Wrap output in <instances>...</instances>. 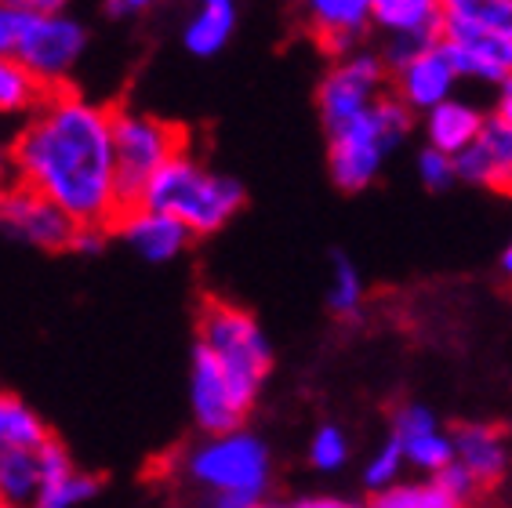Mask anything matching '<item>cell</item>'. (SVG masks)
I'll use <instances>...</instances> for the list:
<instances>
[{"instance_id":"1","label":"cell","mask_w":512,"mask_h":508,"mask_svg":"<svg viewBox=\"0 0 512 508\" xmlns=\"http://www.w3.org/2000/svg\"><path fill=\"white\" fill-rule=\"evenodd\" d=\"M19 186L55 204L77 229H117V157L113 109L95 106L73 88H48L11 146Z\"/></svg>"},{"instance_id":"2","label":"cell","mask_w":512,"mask_h":508,"mask_svg":"<svg viewBox=\"0 0 512 508\" xmlns=\"http://www.w3.org/2000/svg\"><path fill=\"white\" fill-rule=\"evenodd\" d=\"M240 204H244V186L237 178L207 171L204 164L189 157V149L171 164L160 167L157 175L149 178V186L142 189V200H138V207L182 222L189 236L222 229L240 211Z\"/></svg>"},{"instance_id":"3","label":"cell","mask_w":512,"mask_h":508,"mask_svg":"<svg viewBox=\"0 0 512 508\" xmlns=\"http://www.w3.org/2000/svg\"><path fill=\"white\" fill-rule=\"evenodd\" d=\"M407 127H411V109L396 95H382L367 113L335 127V131H327L331 135L327 160H331L335 186L345 189V193L371 186L375 175L382 171L385 157H389V149L404 142Z\"/></svg>"},{"instance_id":"4","label":"cell","mask_w":512,"mask_h":508,"mask_svg":"<svg viewBox=\"0 0 512 508\" xmlns=\"http://www.w3.org/2000/svg\"><path fill=\"white\" fill-rule=\"evenodd\" d=\"M182 153H186V127L149 117V113H135V109H113V157H117L120 211L124 215L135 211L149 178Z\"/></svg>"},{"instance_id":"5","label":"cell","mask_w":512,"mask_h":508,"mask_svg":"<svg viewBox=\"0 0 512 508\" xmlns=\"http://www.w3.org/2000/svg\"><path fill=\"white\" fill-rule=\"evenodd\" d=\"M84 44H88L84 26L69 15H59V4H26V19L11 59L40 88H62V77L84 55Z\"/></svg>"},{"instance_id":"6","label":"cell","mask_w":512,"mask_h":508,"mask_svg":"<svg viewBox=\"0 0 512 508\" xmlns=\"http://www.w3.org/2000/svg\"><path fill=\"white\" fill-rule=\"evenodd\" d=\"M197 345H204L222 367L237 374V378L251 381L255 389H262L269 367H273V352L258 320L240 305L218 302L207 298L200 309V338Z\"/></svg>"},{"instance_id":"7","label":"cell","mask_w":512,"mask_h":508,"mask_svg":"<svg viewBox=\"0 0 512 508\" xmlns=\"http://www.w3.org/2000/svg\"><path fill=\"white\" fill-rule=\"evenodd\" d=\"M189 396H193V414H197L200 429L211 436H229V432H240V425L258 400V389L251 381L237 378L229 367H222L204 345H197Z\"/></svg>"},{"instance_id":"8","label":"cell","mask_w":512,"mask_h":508,"mask_svg":"<svg viewBox=\"0 0 512 508\" xmlns=\"http://www.w3.org/2000/svg\"><path fill=\"white\" fill-rule=\"evenodd\" d=\"M189 472L215 494H255L262 498L269 479V454L262 440L247 432L215 436L189 458Z\"/></svg>"},{"instance_id":"9","label":"cell","mask_w":512,"mask_h":508,"mask_svg":"<svg viewBox=\"0 0 512 508\" xmlns=\"http://www.w3.org/2000/svg\"><path fill=\"white\" fill-rule=\"evenodd\" d=\"M385 69L375 55H345L320 84V117L327 131L349 124L385 95Z\"/></svg>"},{"instance_id":"10","label":"cell","mask_w":512,"mask_h":508,"mask_svg":"<svg viewBox=\"0 0 512 508\" xmlns=\"http://www.w3.org/2000/svg\"><path fill=\"white\" fill-rule=\"evenodd\" d=\"M0 229L48 251L73 247L77 240V225L26 186H0Z\"/></svg>"},{"instance_id":"11","label":"cell","mask_w":512,"mask_h":508,"mask_svg":"<svg viewBox=\"0 0 512 508\" xmlns=\"http://www.w3.org/2000/svg\"><path fill=\"white\" fill-rule=\"evenodd\" d=\"M458 178L473 186L509 189L512 186V124L498 117H483L476 142L454 157Z\"/></svg>"},{"instance_id":"12","label":"cell","mask_w":512,"mask_h":508,"mask_svg":"<svg viewBox=\"0 0 512 508\" xmlns=\"http://www.w3.org/2000/svg\"><path fill=\"white\" fill-rule=\"evenodd\" d=\"M440 51L447 55L451 69L458 77H476V80H494L502 84L512 77V40L494 37V33H440Z\"/></svg>"},{"instance_id":"13","label":"cell","mask_w":512,"mask_h":508,"mask_svg":"<svg viewBox=\"0 0 512 508\" xmlns=\"http://www.w3.org/2000/svg\"><path fill=\"white\" fill-rule=\"evenodd\" d=\"M454 80H458V73L451 69L440 44H436L433 51H425L414 62H407L404 69H396V98L407 109H429L433 113L436 106H444L451 98Z\"/></svg>"},{"instance_id":"14","label":"cell","mask_w":512,"mask_h":508,"mask_svg":"<svg viewBox=\"0 0 512 508\" xmlns=\"http://www.w3.org/2000/svg\"><path fill=\"white\" fill-rule=\"evenodd\" d=\"M313 37L327 51H349L371 26V0H313L306 8Z\"/></svg>"},{"instance_id":"15","label":"cell","mask_w":512,"mask_h":508,"mask_svg":"<svg viewBox=\"0 0 512 508\" xmlns=\"http://www.w3.org/2000/svg\"><path fill=\"white\" fill-rule=\"evenodd\" d=\"M454 440V461L473 476L476 490L494 487L505 476V436L494 425H462L451 436Z\"/></svg>"},{"instance_id":"16","label":"cell","mask_w":512,"mask_h":508,"mask_svg":"<svg viewBox=\"0 0 512 508\" xmlns=\"http://www.w3.org/2000/svg\"><path fill=\"white\" fill-rule=\"evenodd\" d=\"M117 229L142 258H149V262H171V258L186 251V244H189L186 225L168 215H157V211H146V207L128 211V215L117 222Z\"/></svg>"},{"instance_id":"17","label":"cell","mask_w":512,"mask_h":508,"mask_svg":"<svg viewBox=\"0 0 512 508\" xmlns=\"http://www.w3.org/2000/svg\"><path fill=\"white\" fill-rule=\"evenodd\" d=\"M480 127H483V117L473 106L447 98L444 106H436L433 113H429V124H425V131H429V149L444 153V157H458V153H465V149L476 142Z\"/></svg>"},{"instance_id":"18","label":"cell","mask_w":512,"mask_h":508,"mask_svg":"<svg viewBox=\"0 0 512 508\" xmlns=\"http://www.w3.org/2000/svg\"><path fill=\"white\" fill-rule=\"evenodd\" d=\"M458 30L512 40V0H451L440 8V33Z\"/></svg>"},{"instance_id":"19","label":"cell","mask_w":512,"mask_h":508,"mask_svg":"<svg viewBox=\"0 0 512 508\" xmlns=\"http://www.w3.org/2000/svg\"><path fill=\"white\" fill-rule=\"evenodd\" d=\"M440 8L433 0H375L371 22L389 37H440Z\"/></svg>"},{"instance_id":"20","label":"cell","mask_w":512,"mask_h":508,"mask_svg":"<svg viewBox=\"0 0 512 508\" xmlns=\"http://www.w3.org/2000/svg\"><path fill=\"white\" fill-rule=\"evenodd\" d=\"M40 487V458L37 450H11L0 454V508H37Z\"/></svg>"},{"instance_id":"21","label":"cell","mask_w":512,"mask_h":508,"mask_svg":"<svg viewBox=\"0 0 512 508\" xmlns=\"http://www.w3.org/2000/svg\"><path fill=\"white\" fill-rule=\"evenodd\" d=\"M237 26V8L229 0H207L204 8L189 19L186 26V48L193 55H215L226 48V40L233 37Z\"/></svg>"},{"instance_id":"22","label":"cell","mask_w":512,"mask_h":508,"mask_svg":"<svg viewBox=\"0 0 512 508\" xmlns=\"http://www.w3.org/2000/svg\"><path fill=\"white\" fill-rule=\"evenodd\" d=\"M48 440V429L44 421L33 414V407L11 396V392H0V454H11V450H37L40 443Z\"/></svg>"},{"instance_id":"23","label":"cell","mask_w":512,"mask_h":508,"mask_svg":"<svg viewBox=\"0 0 512 508\" xmlns=\"http://www.w3.org/2000/svg\"><path fill=\"white\" fill-rule=\"evenodd\" d=\"M44 95H48V88H40L19 62L0 59V117L30 113V109H37L44 102Z\"/></svg>"},{"instance_id":"24","label":"cell","mask_w":512,"mask_h":508,"mask_svg":"<svg viewBox=\"0 0 512 508\" xmlns=\"http://www.w3.org/2000/svg\"><path fill=\"white\" fill-rule=\"evenodd\" d=\"M371 508H465L454 501L440 483H396L389 490H378Z\"/></svg>"},{"instance_id":"25","label":"cell","mask_w":512,"mask_h":508,"mask_svg":"<svg viewBox=\"0 0 512 508\" xmlns=\"http://www.w3.org/2000/svg\"><path fill=\"white\" fill-rule=\"evenodd\" d=\"M327 302H331V313L349 320V316L360 313L364 305V284H360V273L356 265L345 258V254H335L331 258V291H327Z\"/></svg>"},{"instance_id":"26","label":"cell","mask_w":512,"mask_h":508,"mask_svg":"<svg viewBox=\"0 0 512 508\" xmlns=\"http://www.w3.org/2000/svg\"><path fill=\"white\" fill-rule=\"evenodd\" d=\"M99 494V476H88V472H66L59 479H48L40 487V501L37 508H73L80 501H88Z\"/></svg>"},{"instance_id":"27","label":"cell","mask_w":512,"mask_h":508,"mask_svg":"<svg viewBox=\"0 0 512 508\" xmlns=\"http://www.w3.org/2000/svg\"><path fill=\"white\" fill-rule=\"evenodd\" d=\"M404 458L411 461L414 469L433 472V479H436L440 472L454 465V440L436 429V432H429V436H418V440L404 443Z\"/></svg>"},{"instance_id":"28","label":"cell","mask_w":512,"mask_h":508,"mask_svg":"<svg viewBox=\"0 0 512 508\" xmlns=\"http://www.w3.org/2000/svg\"><path fill=\"white\" fill-rule=\"evenodd\" d=\"M345 458H349V440H345V432L338 429V425L316 429L313 443H309V461H313L316 469L335 472L345 465Z\"/></svg>"},{"instance_id":"29","label":"cell","mask_w":512,"mask_h":508,"mask_svg":"<svg viewBox=\"0 0 512 508\" xmlns=\"http://www.w3.org/2000/svg\"><path fill=\"white\" fill-rule=\"evenodd\" d=\"M404 443L396 440V436H389L385 440V447L378 450L375 458H371V465H367V487L371 490H389L396 487V476L404 472Z\"/></svg>"},{"instance_id":"30","label":"cell","mask_w":512,"mask_h":508,"mask_svg":"<svg viewBox=\"0 0 512 508\" xmlns=\"http://www.w3.org/2000/svg\"><path fill=\"white\" fill-rule=\"evenodd\" d=\"M429 432H436V418L429 407H422V403H404V407L396 411L393 436L400 443H411V440H418V436H429Z\"/></svg>"},{"instance_id":"31","label":"cell","mask_w":512,"mask_h":508,"mask_svg":"<svg viewBox=\"0 0 512 508\" xmlns=\"http://www.w3.org/2000/svg\"><path fill=\"white\" fill-rule=\"evenodd\" d=\"M418 175H422V186L447 189L454 178H458L454 157H444V153H436V149H422V153H418Z\"/></svg>"},{"instance_id":"32","label":"cell","mask_w":512,"mask_h":508,"mask_svg":"<svg viewBox=\"0 0 512 508\" xmlns=\"http://www.w3.org/2000/svg\"><path fill=\"white\" fill-rule=\"evenodd\" d=\"M22 19H26V4H0V59L15 55Z\"/></svg>"},{"instance_id":"33","label":"cell","mask_w":512,"mask_h":508,"mask_svg":"<svg viewBox=\"0 0 512 508\" xmlns=\"http://www.w3.org/2000/svg\"><path fill=\"white\" fill-rule=\"evenodd\" d=\"M436 483H440V487L447 490V494H451L454 501H469L476 494V483H473V476H469V472L462 469V465H458V461H454L451 469H444L440 472V476H436Z\"/></svg>"},{"instance_id":"34","label":"cell","mask_w":512,"mask_h":508,"mask_svg":"<svg viewBox=\"0 0 512 508\" xmlns=\"http://www.w3.org/2000/svg\"><path fill=\"white\" fill-rule=\"evenodd\" d=\"M494 117L512 124V77H505L502 84H498V109H494Z\"/></svg>"},{"instance_id":"35","label":"cell","mask_w":512,"mask_h":508,"mask_svg":"<svg viewBox=\"0 0 512 508\" xmlns=\"http://www.w3.org/2000/svg\"><path fill=\"white\" fill-rule=\"evenodd\" d=\"M295 508H360V505H353V501H338V498H306V501H298Z\"/></svg>"},{"instance_id":"36","label":"cell","mask_w":512,"mask_h":508,"mask_svg":"<svg viewBox=\"0 0 512 508\" xmlns=\"http://www.w3.org/2000/svg\"><path fill=\"white\" fill-rule=\"evenodd\" d=\"M109 15H135V11H146L142 0H117V4H109Z\"/></svg>"},{"instance_id":"37","label":"cell","mask_w":512,"mask_h":508,"mask_svg":"<svg viewBox=\"0 0 512 508\" xmlns=\"http://www.w3.org/2000/svg\"><path fill=\"white\" fill-rule=\"evenodd\" d=\"M502 273H505V276H509V280H512V244L505 247V254H502Z\"/></svg>"},{"instance_id":"38","label":"cell","mask_w":512,"mask_h":508,"mask_svg":"<svg viewBox=\"0 0 512 508\" xmlns=\"http://www.w3.org/2000/svg\"><path fill=\"white\" fill-rule=\"evenodd\" d=\"M4 167H8V157H4V153H0V175H4Z\"/></svg>"},{"instance_id":"39","label":"cell","mask_w":512,"mask_h":508,"mask_svg":"<svg viewBox=\"0 0 512 508\" xmlns=\"http://www.w3.org/2000/svg\"><path fill=\"white\" fill-rule=\"evenodd\" d=\"M509 193H512V186H509Z\"/></svg>"}]
</instances>
